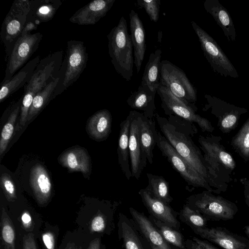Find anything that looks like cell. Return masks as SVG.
<instances>
[{
	"mask_svg": "<svg viewBox=\"0 0 249 249\" xmlns=\"http://www.w3.org/2000/svg\"><path fill=\"white\" fill-rule=\"evenodd\" d=\"M160 83L176 97L196 111V90L185 72L170 61H161Z\"/></svg>",
	"mask_w": 249,
	"mask_h": 249,
	"instance_id": "52a82bcc",
	"label": "cell"
},
{
	"mask_svg": "<svg viewBox=\"0 0 249 249\" xmlns=\"http://www.w3.org/2000/svg\"><path fill=\"white\" fill-rule=\"evenodd\" d=\"M21 220L23 222V225L28 227L31 224L32 219L30 215L28 212H24L21 216Z\"/></svg>",
	"mask_w": 249,
	"mask_h": 249,
	"instance_id": "f6af8a7d",
	"label": "cell"
},
{
	"mask_svg": "<svg viewBox=\"0 0 249 249\" xmlns=\"http://www.w3.org/2000/svg\"><path fill=\"white\" fill-rule=\"evenodd\" d=\"M148 184L145 189L154 197L169 204L173 200L168 182L162 176L147 173Z\"/></svg>",
	"mask_w": 249,
	"mask_h": 249,
	"instance_id": "1f68e13d",
	"label": "cell"
},
{
	"mask_svg": "<svg viewBox=\"0 0 249 249\" xmlns=\"http://www.w3.org/2000/svg\"><path fill=\"white\" fill-rule=\"evenodd\" d=\"M139 137L142 147L146 154L147 161L152 164L153 150L158 139V132L156 128L155 119L145 117L142 113L138 114Z\"/></svg>",
	"mask_w": 249,
	"mask_h": 249,
	"instance_id": "cb8c5ba5",
	"label": "cell"
},
{
	"mask_svg": "<svg viewBox=\"0 0 249 249\" xmlns=\"http://www.w3.org/2000/svg\"><path fill=\"white\" fill-rule=\"evenodd\" d=\"M149 218L167 242L178 249H186L185 240L179 231L149 215Z\"/></svg>",
	"mask_w": 249,
	"mask_h": 249,
	"instance_id": "d6a6232c",
	"label": "cell"
},
{
	"mask_svg": "<svg viewBox=\"0 0 249 249\" xmlns=\"http://www.w3.org/2000/svg\"><path fill=\"white\" fill-rule=\"evenodd\" d=\"M162 155L167 160L173 168L185 180L187 184L193 187H200L213 193V190L205 179L199 176L180 156L160 131H158L157 145Z\"/></svg>",
	"mask_w": 249,
	"mask_h": 249,
	"instance_id": "8fae6325",
	"label": "cell"
},
{
	"mask_svg": "<svg viewBox=\"0 0 249 249\" xmlns=\"http://www.w3.org/2000/svg\"><path fill=\"white\" fill-rule=\"evenodd\" d=\"M63 51L49 54L40 60L29 82L25 85L21 101L20 125L27 121L30 108L35 96L53 78L58 75L62 63Z\"/></svg>",
	"mask_w": 249,
	"mask_h": 249,
	"instance_id": "7a4b0ae2",
	"label": "cell"
},
{
	"mask_svg": "<svg viewBox=\"0 0 249 249\" xmlns=\"http://www.w3.org/2000/svg\"><path fill=\"white\" fill-rule=\"evenodd\" d=\"M157 93L160 98L161 106L166 115H176L191 123H196L203 132L212 133L214 130L208 119L197 114L196 110L176 97L167 88L160 83Z\"/></svg>",
	"mask_w": 249,
	"mask_h": 249,
	"instance_id": "7c38bea8",
	"label": "cell"
},
{
	"mask_svg": "<svg viewBox=\"0 0 249 249\" xmlns=\"http://www.w3.org/2000/svg\"><path fill=\"white\" fill-rule=\"evenodd\" d=\"M130 37L134 49V64L139 73L143 62L146 49V33L139 15L132 9L129 14Z\"/></svg>",
	"mask_w": 249,
	"mask_h": 249,
	"instance_id": "44dd1931",
	"label": "cell"
},
{
	"mask_svg": "<svg viewBox=\"0 0 249 249\" xmlns=\"http://www.w3.org/2000/svg\"><path fill=\"white\" fill-rule=\"evenodd\" d=\"M107 37L108 53L115 70L125 80L130 81L133 73L134 59L133 45L124 17H121Z\"/></svg>",
	"mask_w": 249,
	"mask_h": 249,
	"instance_id": "277c9868",
	"label": "cell"
},
{
	"mask_svg": "<svg viewBox=\"0 0 249 249\" xmlns=\"http://www.w3.org/2000/svg\"><path fill=\"white\" fill-rule=\"evenodd\" d=\"M59 162L71 171H80L88 174L90 170V159L83 148L75 147L64 152L59 158Z\"/></svg>",
	"mask_w": 249,
	"mask_h": 249,
	"instance_id": "4316f807",
	"label": "cell"
},
{
	"mask_svg": "<svg viewBox=\"0 0 249 249\" xmlns=\"http://www.w3.org/2000/svg\"><path fill=\"white\" fill-rule=\"evenodd\" d=\"M20 103V100L18 102L14 108L12 110L7 122L4 125L1 130L0 140V156H1L6 150L9 141L12 136L15 124L19 111L20 107H21Z\"/></svg>",
	"mask_w": 249,
	"mask_h": 249,
	"instance_id": "d590c367",
	"label": "cell"
},
{
	"mask_svg": "<svg viewBox=\"0 0 249 249\" xmlns=\"http://www.w3.org/2000/svg\"><path fill=\"white\" fill-rule=\"evenodd\" d=\"M1 187L8 201H14L17 198L16 190L11 177L6 174H2L0 178Z\"/></svg>",
	"mask_w": 249,
	"mask_h": 249,
	"instance_id": "ab89813d",
	"label": "cell"
},
{
	"mask_svg": "<svg viewBox=\"0 0 249 249\" xmlns=\"http://www.w3.org/2000/svg\"><path fill=\"white\" fill-rule=\"evenodd\" d=\"M23 249H37L33 234L29 233L24 236Z\"/></svg>",
	"mask_w": 249,
	"mask_h": 249,
	"instance_id": "b9f144b4",
	"label": "cell"
},
{
	"mask_svg": "<svg viewBox=\"0 0 249 249\" xmlns=\"http://www.w3.org/2000/svg\"><path fill=\"white\" fill-rule=\"evenodd\" d=\"M160 4V0H138L136 2V5L143 8L150 19L155 22L159 20Z\"/></svg>",
	"mask_w": 249,
	"mask_h": 249,
	"instance_id": "f35d334b",
	"label": "cell"
},
{
	"mask_svg": "<svg viewBox=\"0 0 249 249\" xmlns=\"http://www.w3.org/2000/svg\"><path fill=\"white\" fill-rule=\"evenodd\" d=\"M204 8L210 14L221 29L229 42L236 39V31L231 15L218 0H205Z\"/></svg>",
	"mask_w": 249,
	"mask_h": 249,
	"instance_id": "7402d4cb",
	"label": "cell"
},
{
	"mask_svg": "<svg viewBox=\"0 0 249 249\" xmlns=\"http://www.w3.org/2000/svg\"><path fill=\"white\" fill-rule=\"evenodd\" d=\"M139 112L130 111V121L129 151L132 177L139 179L147 164V159L141 144L139 137Z\"/></svg>",
	"mask_w": 249,
	"mask_h": 249,
	"instance_id": "9a60e30c",
	"label": "cell"
},
{
	"mask_svg": "<svg viewBox=\"0 0 249 249\" xmlns=\"http://www.w3.org/2000/svg\"><path fill=\"white\" fill-rule=\"evenodd\" d=\"M69 249H73V248H72L71 246V247L69 248Z\"/></svg>",
	"mask_w": 249,
	"mask_h": 249,
	"instance_id": "681fc988",
	"label": "cell"
},
{
	"mask_svg": "<svg viewBox=\"0 0 249 249\" xmlns=\"http://www.w3.org/2000/svg\"><path fill=\"white\" fill-rule=\"evenodd\" d=\"M37 26L27 22L21 35L16 41L7 59L5 76L3 80L10 79L17 71L27 63L38 48L43 35L39 32L31 34Z\"/></svg>",
	"mask_w": 249,
	"mask_h": 249,
	"instance_id": "ba28073f",
	"label": "cell"
},
{
	"mask_svg": "<svg viewBox=\"0 0 249 249\" xmlns=\"http://www.w3.org/2000/svg\"><path fill=\"white\" fill-rule=\"evenodd\" d=\"M132 219L148 242L151 249H178L163 238L149 218L133 207L129 208Z\"/></svg>",
	"mask_w": 249,
	"mask_h": 249,
	"instance_id": "ac0fdd59",
	"label": "cell"
},
{
	"mask_svg": "<svg viewBox=\"0 0 249 249\" xmlns=\"http://www.w3.org/2000/svg\"><path fill=\"white\" fill-rule=\"evenodd\" d=\"M118 234L124 249H151L133 219L119 214Z\"/></svg>",
	"mask_w": 249,
	"mask_h": 249,
	"instance_id": "e0dca14e",
	"label": "cell"
},
{
	"mask_svg": "<svg viewBox=\"0 0 249 249\" xmlns=\"http://www.w3.org/2000/svg\"><path fill=\"white\" fill-rule=\"evenodd\" d=\"M243 230L247 236L249 238V225L245 226L243 228Z\"/></svg>",
	"mask_w": 249,
	"mask_h": 249,
	"instance_id": "c3c4849f",
	"label": "cell"
},
{
	"mask_svg": "<svg viewBox=\"0 0 249 249\" xmlns=\"http://www.w3.org/2000/svg\"><path fill=\"white\" fill-rule=\"evenodd\" d=\"M59 81V77L58 75L35 96L28 112L27 121L31 120L37 115L51 99L53 98V95Z\"/></svg>",
	"mask_w": 249,
	"mask_h": 249,
	"instance_id": "4dcf8cb0",
	"label": "cell"
},
{
	"mask_svg": "<svg viewBox=\"0 0 249 249\" xmlns=\"http://www.w3.org/2000/svg\"><path fill=\"white\" fill-rule=\"evenodd\" d=\"M139 194L149 215L171 227L179 231L180 223L177 219L178 213L169 204L152 196L145 189H141Z\"/></svg>",
	"mask_w": 249,
	"mask_h": 249,
	"instance_id": "2e32d148",
	"label": "cell"
},
{
	"mask_svg": "<svg viewBox=\"0 0 249 249\" xmlns=\"http://www.w3.org/2000/svg\"><path fill=\"white\" fill-rule=\"evenodd\" d=\"M240 182L243 185L245 184L249 187V179L246 178H243L240 179Z\"/></svg>",
	"mask_w": 249,
	"mask_h": 249,
	"instance_id": "7dc6e473",
	"label": "cell"
},
{
	"mask_svg": "<svg viewBox=\"0 0 249 249\" xmlns=\"http://www.w3.org/2000/svg\"><path fill=\"white\" fill-rule=\"evenodd\" d=\"M40 58V55H37L26 63L10 79L2 81L0 84V102L4 101L29 82L41 60Z\"/></svg>",
	"mask_w": 249,
	"mask_h": 249,
	"instance_id": "ffe728a7",
	"label": "cell"
},
{
	"mask_svg": "<svg viewBox=\"0 0 249 249\" xmlns=\"http://www.w3.org/2000/svg\"><path fill=\"white\" fill-rule=\"evenodd\" d=\"M156 93L147 86L141 84L137 90L128 97L126 103L131 108L142 111L145 117L153 119L156 113L155 97Z\"/></svg>",
	"mask_w": 249,
	"mask_h": 249,
	"instance_id": "d4e9b609",
	"label": "cell"
},
{
	"mask_svg": "<svg viewBox=\"0 0 249 249\" xmlns=\"http://www.w3.org/2000/svg\"><path fill=\"white\" fill-rule=\"evenodd\" d=\"M200 237L223 249H249V239L221 227L192 230Z\"/></svg>",
	"mask_w": 249,
	"mask_h": 249,
	"instance_id": "5bb4252c",
	"label": "cell"
},
{
	"mask_svg": "<svg viewBox=\"0 0 249 249\" xmlns=\"http://www.w3.org/2000/svg\"><path fill=\"white\" fill-rule=\"evenodd\" d=\"M231 144L244 161H249V118L233 137Z\"/></svg>",
	"mask_w": 249,
	"mask_h": 249,
	"instance_id": "836d02e7",
	"label": "cell"
},
{
	"mask_svg": "<svg viewBox=\"0 0 249 249\" xmlns=\"http://www.w3.org/2000/svg\"><path fill=\"white\" fill-rule=\"evenodd\" d=\"M206 103L202 110L209 112L217 119V126L221 132L229 133L238 124L240 117L248 112L245 108L230 104L219 98L205 94Z\"/></svg>",
	"mask_w": 249,
	"mask_h": 249,
	"instance_id": "4fadbf2b",
	"label": "cell"
},
{
	"mask_svg": "<svg viewBox=\"0 0 249 249\" xmlns=\"http://www.w3.org/2000/svg\"><path fill=\"white\" fill-rule=\"evenodd\" d=\"M116 0H94L77 10L69 19L80 25H93L105 17Z\"/></svg>",
	"mask_w": 249,
	"mask_h": 249,
	"instance_id": "d6986e66",
	"label": "cell"
},
{
	"mask_svg": "<svg viewBox=\"0 0 249 249\" xmlns=\"http://www.w3.org/2000/svg\"><path fill=\"white\" fill-rule=\"evenodd\" d=\"M154 117L158 122L160 131L169 142L190 166L209 184V176L203 156L191 137L178 131L169 123L167 118L160 116L158 113L156 112Z\"/></svg>",
	"mask_w": 249,
	"mask_h": 249,
	"instance_id": "3957f363",
	"label": "cell"
},
{
	"mask_svg": "<svg viewBox=\"0 0 249 249\" xmlns=\"http://www.w3.org/2000/svg\"><path fill=\"white\" fill-rule=\"evenodd\" d=\"M185 204L207 221L229 220L233 219L238 211L234 203L206 190L187 197Z\"/></svg>",
	"mask_w": 249,
	"mask_h": 249,
	"instance_id": "5b68a950",
	"label": "cell"
},
{
	"mask_svg": "<svg viewBox=\"0 0 249 249\" xmlns=\"http://www.w3.org/2000/svg\"><path fill=\"white\" fill-rule=\"evenodd\" d=\"M30 183L38 202L46 203L52 193V184L48 173L43 166L37 163L30 174Z\"/></svg>",
	"mask_w": 249,
	"mask_h": 249,
	"instance_id": "603a6c76",
	"label": "cell"
},
{
	"mask_svg": "<svg viewBox=\"0 0 249 249\" xmlns=\"http://www.w3.org/2000/svg\"><path fill=\"white\" fill-rule=\"evenodd\" d=\"M112 116L107 109L100 110L94 114L89 120L87 131L96 140L106 139L111 132Z\"/></svg>",
	"mask_w": 249,
	"mask_h": 249,
	"instance_id": "f1b7e54d",
	"label": "cell"
},
{
	"mask_svg": "<svg viewBox=\"0 0 249 249\" xmlns=\"http://www.w3.org/2000/svg\"><path fill=\"white\" fill-rule=\"evenodd\" d=\"M179 219L192 230L203 228L207 226V220L200 213L185 204L178 213Z\"/></svg>",
	"mask_w": 249,
	"mask_h": 249,
	"instance_id": "e575fe53",
	"label": "cell"
},
{
	"mask_svg": "<svg viewBox=\"0 0 249 249\" xmlns=\"http://www.w3.org/2000/svg\"><path fill=\"white\" fill-rule=\"evenodd\" d=\"M117 148L118 163L126 179L130 180L132 175L129 163V137L130 121L128 116L120 124Z\"/></svg>",
	"mask_w": 249,
	"mask_h": 249,
	"instance_id": "83f0119b",
	"label": "cell"
},
{
	"mask_svg": "<svg viewBox=\"0 0 249 249\" xmlns=\"http://www.w3.org/2000/svg\"><path fill=\"white\" fill-rule=\"evenodd\" d=\"M191 25L212 71L225 77L238 78L236 69L216 41L195 22L191 21Z\"/></svg>",
	"mask_w": 249,
	"mask_h": 249,
	"instance_id": "9c48e42d",
	"label": "cell"
},
{
	"mask_svg": "<svg viewBox=\"0 0 249 249\" xmlns=\"http://www.w3.org/2000/svg\"><path fill=\"white\" fill-rule=\"evenodd\" d=\"M220 136L200 135L198 142L204 152L203 158L210 178L209 185L213 193L225 192L232 181L235 161L221 142Z\"/></svg>",
	"mask_w": 249,
	"mask_h": 249,
	"instance_id": "6da1fadb",
	"label": "cell"
},
{
	"mask_svg": "<svg viewBox=\"0 0 249 249\" xmlns=\"http://www.w3.org/2000/svg\"><path fill=\"white\" fill-rule=\"evenodd\" d=\"M30 5L31 1L29 0H14L2 22L0 38L8 58L27 23Z\"/></svg>",
	"mask_w": 249,
	"mask_h": 249,
	"instance_id": "30bf717a",
	"label": "cell"
},
{
	"mask_svg": "<svg viewBox=\"0 0 249 249\" xmlns=\"http://www.w3.org/2000/svg\"><path fill=\"white\" fill-rule=\"evenodd\" d=\"M186 249H220L206 240H201L196 237L185 240Z\"/></svg>",
	"mask_w": 249,
	"mask_h": 249,
	"instance_id": "60d3db41",
	"label": "cell"
},
{
	"mask_svg": "<svg viewBox=\"0 0 249 249\" xmlns=\"http://www.w3.org/2000/svg\"><path fill=\"white\" fill-rule=\"evenodd\" d=\"M30 1V10L27 22H32L36 26L42 22L51 20L62 5V1L60 0Z\"/></svg>",
	"mask_w": 249,
	"mask_h": 249,
	"instance_id": "484cf974",
	"label": "cell"
},
{
	"mask_svg": "<svg viewBox=\"0 0 249 249\" xmlns=\"http://www.w3.org/2000/svg\"><path fill=\"white\" fill-rule=\"evenodd\" d=\"M168 120L178 131L191 137L194 136L198 132L194 123L178 116L169 115Z\"/></svg>",
	"mask_w": 249,
	"mask_h": 249,
	"instance_id": "74e56055",
	"label": "cell"
},
{
	"mask_svg": "<svg viewBox=\"0 0 249 249\" xmlns=\"http://www.w3.org/2000/svg\"><path fill=\"white\" fill-rule=\"evenodd\" d=\"M87 61L88 53L84 42L73 40L69 41L66 54L58 73L59 81L53 98L76 82L86 68Z\"/></svg>",
	"mask_w": 249,
	"mask_h": 249,
	"instance_id": "8992f818",
	"label": "cell"
},
{
	"mask_svg": "<svg viewBox=\"0 0 249 249\" xmlns=\"http://www.w3.org/2000/svg\"><path fill=\"white\" fill-rule=\"evenodd\" d=\"M87 249H106V248L101 244L99 238H96L91 241Z\"/></svg>",
	"mask_w": 249,
	"mask_h": 249,
	"instance_id": "ee69618b",
	"label": "cell"
},
{
	"mask_svg": "<svg viewBox=\"0 0 249 249\" xmlns=\"http://www.w3.org/2000/svg\"><path fill=\"white\" fill-rule=\"evenodd\" d=\"M1 237L5 249H15L16 233L13 224L3 208L1 214Z\"/></svg>",
	"mask_w": 249,
	"mask_h": 249,
	"instance_id": "8d00e7d4",
	"label": "cell"
},
{
	"mask_svg": "<svg viewBox=\"0 0 249 249\" xmlns=\"http://www.w3.org/2000/svg\"><path fill=\"white\" fill-rule=\"evenodd\" d=\"M161 51L157 49L150 54L144 70L141 84L157 92L160 84Z\"/></svg>",
	"mask_w": 249,
	"mask_h": 249,
	"instance_id": "f546056e",
	"label": "cell"
},
{
	"mask_svg": "<svg viewBox=\"0 0 249 249\" xmlns=\"http://www.w3.org/2000/svg\"><path fill=\"white\" fill-rule=\"evenodd\" d=\"M43 243L47 249H54V237L51 232H47L42 234Z\"/></svg>",
	"mask_w": 249,
	"mask_h": 249,
	"instance_id": "7bdbcfd3",
	"label": "cell"
},
{
	"mask_svg": "<svg viewBox=\"0 0 249 249\" xmlns=\"http://www.w3.org/2000/svg\"><path fill=\"white\" fill-rule=\"evenodd\" d=\"M243 185L244 186L245 201L247 205L249 208V187L245 184H243Z\"/></svg>",
	"mask_w": 249,
	"mask_h": 249,
	"instance_id": "bcb514c9",
	"label": "cell"
}]
</instances>
